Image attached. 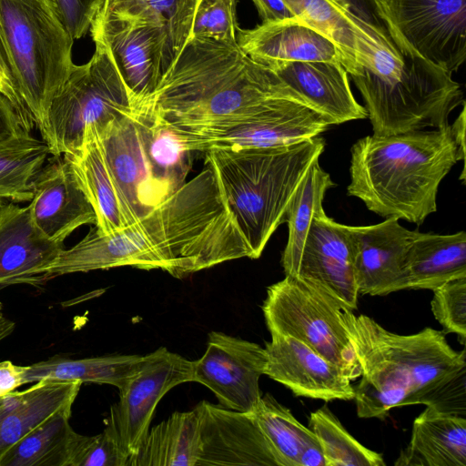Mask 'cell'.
Returning a JSON list of instances; mask_svg holds the SVG:
<instances>
[{
  "label": "cell",
  "instance_id": "6da1fadb",
  "mask_svg": "<svg viewBox=\"0 0 466 466\" xmlns=\"http://www.w3.org/2000/svg\"><path fill=\"white\" fill-rule=\"evenodd\" d=\"M251 251L228 208L212 167H205L145 217L109 235L96 227L46 269L57 276L133 267L184 278Z\"/></svg>",
  "mask_w": 466,
  "mask_h": 466
},
{
  "label": "cell",
  "instance_id": "7a4b0ae2",
  "mask_svg": "<svg viewBox=\"0 0 466 466\" xmlns=\"http://www.w3.org/2000/svg\"><path fill=\"white\" fill-rule=\"evenodd\" d=\"M339 318L361 369L354 388L360 418L384 420L412 404L466 418V351L452 349L442 330L400 335L345 304Z\"/></svg>",
  "mask_w": 466,
  "mask_h": 466
},
{
  "label": "cell",
  "instance_id": "3957f363",
  "mask_svg": "<svg viewBox=\"0 0 466 466\" xmlns=\"http://www.w3.org/2000/svg\"><path fill=\"white\" fill-rule=\"evenodd\" d=\"M280 99L307 106L275 72L252 60L238 45L190 38L153 93L137 101L174 128L188 131L254 115Z\"/></svg>",
  "mask_w": 466,
  "mask_h": 466
},
{
  "label": "cell",
  "instance_id": "277c9868",
  "mask_svg": "<svg viewBox=\"0 0 466 466\" xmlns=\"http://www.w3.org/2000/svg\"><path fill=\"white\" fill-rule=\"evenodd\" d=\"M348 195L382 218L418 226L437 210L441 180L460 160L450 125L393 136L370 135L351 147Z\"/></svg>",
  "mask_w": 466,
  "mask_h": 466
},
{
  "label": "cell",
  "instance_id": "5b68a950",
  "mask_svg": "<svg viewBox=\"0 0 466 466\" xmlns=\"http://www.w3.org/2000/svg\"><path fill=\"white\" fill-rule=\"evenodd\" d=\"M324 147V139L317 136L282 147L214 148L204 153L252 258L260 257L285 222L291 196Z\"/></svg>",
  "mask_w": 466,
  "mask_h": 466
},
{
  "label": "cell",
  "instance_id": "8992f818",
  "mask_svg": "<svg viewBox=\"0 0 466 466\" xmlns=\"http://www.w3.org/2000/svg\"><path fill=\"white\" fill-rule=\"evenodd\" d=\"M393 39L399 51L382 49L366 67L350 76L365 102L373 135L449 126L450 113L464 101L460 84L451 73Z\"/></svg>",
  "mask_w": 466,
  "mask_h": 466
},
{
  "label": "cell",
  "instance_id": "52a82bcc",
  "mask_svg": "<svg viewBox=\"0 0 466 466\" xmlns=\"http://www.w3.org/2000/svg\"><path fill=\"white\" fill-rule=\"evenodd\" d=\"M74 41L56 0H0V42L16 87L47 144L51 104L75 66Z\"/></svg>",
  "mask_w": 466,
  "mask_h": 466
},
{
  "label": "cell",
  "instance_id": "ba28073f",
  "mask_svg": "<svg viewBox=\"0 0 466 466\" xmlns=\"http://www.w3.org/2000/svg\"><path fill=\"white\" fill-rule=\"evenodd\" d=\"M93 41V56L86 63L74 66L51 104L48 146L54 157L76 150L88 126L101 130L132 110L130 91L106 45L98 38Z\"/></svg>",
  "mask_w": 466,
  "mask_h": 466
},
{
  "label": "cell",
  "instance_id": "9c48e42d",
  "mask_svg": "<svg viewBox=\"0 0 466 466\" xmlns=\"http://www.w3.org/2000/svg\"><path fill=\"white\" fill-rule=\"evenodd\" d=\"M341 304L315 283L285 276L268 288L262 310L270 333L301 340L354 380L361 369L339 321Z\"/></svg>",
  "mask_w": 466,
  "mask_h": 466
},
{
  "label": "cell",
  "instance_id": "30bf717a",
  "mask_svg": "<svg viewBox=\"0 0 466 466\" xmlns=\"http://www.w3.org/2000/svg\"><path fill=\"white\" fill-rule=\"evenodd\" d=\"M392 36L452 74L466 58V0H380Z\"/></svg>",
  "mask_w": 466,
  "mask_h": 466
},
{
  "label": "cell",
  "instance_id": "8fae6325",
  "mask_svg": "<svg viewBox=\"0 0 466 466\" xmlns=\"http://www.w3.org/2000/svg\"><path fill=\"white\" fill-rule=\"evenodd\" d=\"M331 126L321 114L298 101L280 99L266 109L230 122L197 129H176L198 153L214 148L288 146L320 135Z\"/></svg>",
  "mask_w": 466,
  "mask_h": 466
},
{
  "label": "cell",
  "instance_id": "7c38bea8",
  "mask_svg": "<svg viewBox=\"0 0 466 466\" xmlns=\"http://www.w3.org/2000/svg\"><path fill=\"white\" fill-rule=\"evenodd\" d=\"M188 381H193V361L164 347L144 356L119 392L109 420L130 459L146 438L159 400L174 387Z\"/></svg>",
  "mask_w": 466,
  "mask_h": 466
},
{
  "label": "cell",
  "instance_id": "4fadbf2b",
  "mask_svg": "<svg viewBox=\"0 0 466 466\" xmlns=\"http://www.w3.org/2000/svg\"><path fill=\"white\" fill-rule=\"evenodd\" d=\"M267 360L265 348L258 343L212 331L205 353L193 361V381L208 388L219 405L252 413L262 396L259 378Z\"/></svg>",
  "mask_w": 466,
  "mask_h": 466
},
{
  "label": "cell",
  "instance_id": "5bb4252c",
  "mask_svg": "<svg viewBox=\"0 0 466 466\" xmlns=\"http://www.w3.org/2000/svg\"><path fill=\"white\" fill-rule=\"evenodd\" d=\"M89 32L106 45L133 102L151 95L173 64L165 35L153 26L93 22Z\"/></svg>",
  "mask_w": 466,
  "mask_h": 466
},
{
  "label": "cell",
  "instance_id": "9a60e30c",
  "mask_svg": "<svg viewBox=\"0 0 466 466\" xmlns=\"http://www.w3.org/2000/svg\"><path fill=\"white\" fill-rule=\"evenodd\" d=\"M97 132L107 167L131 225L167 198L152 177L131 112Z\"/></svg>",
  "mask_w": 466,
  "mask_h": 466
},
{
  "label": "cell",
  "instance_id": "2e32d148",
  "mask_svg": "<svg viewBox=\"0 0 466 466\" xmlns=\"http://www.w3.org/2000/svg\"><path fill=\"white\" fill-rule=\"evenodd\" d=\"M270 334L265 348L267 376L296 396L325 401L354 400V387L340 368L292 336Z\"/></svg>",
  "mask_w": 466,
  "mask_h": 466
},
{
  "label": "cell",
  "instance_id": "e0dca14e",
  "mask_svg": "<svg viewBox=\"0 0 466 466\" xmlns=\"http://www.w3.org/2000/svg\"><path fill=\"white\" fill-rule=\"evenodd\" d=\"M291 277L315 283L356 309L359 292L349 226L334 221L325 212L314 217Z\"/></svg>",
  "mask_w": 466,
  "mask_h": 466
},
{
  "label": "cell",
  "instance_id": "ac0fdd59",
  "mask_svg": "<svg viewBox=\"0 0 466 466\" xmlns=\"http://www.w3.org/2000/svg\"><path fill=\"white\" fill-rule=\"evenodd\" d=\"M359 294L385 296L403 290L406 258L417 230L388 218L370 226H349Z\"/></svg>",
  "mask_w": 466,
  "mask_h": 466
},
{
  "label": "cell",
  "instance_id": "d6986e66",
  "mask_svg": "<svg viewBox=\"0 0 466 466\" xmlns=\"http://www.w3.org/2000/svg\"><path fill=\"white\" fill-rule=\"evenodd\" d=\"M199 416V458L197 466H279L252 413L202 400Z\"/></svg>",
  "mask_w": 466,
  "mask_h": 466
},
{
  "label": "cell",
  "instance_id": "ffe728a7",
  "mask_svg": "<svg viewBox=\"0 0 466 466\" xmlns=\"http://www.w3.org/2000/svg\"><path fill=\"white\" fill-rule=\"evenodd\" d=\"M28 205L35 226L49 239L64 240L83 225H96L93 207L80 187L68 161L52 158L34 180Z\"/></svg>",
  "mask_w": 466,
  "mask_h": 466
},
{
  "label": "cell",
  "instance_id": "44dd1931",
  "mask_svg": "<svg viewBox=\"0 0 466 466\" xmlns=\"http://www.w3.org/2000/svg\"><path fill=\"white\" fill-rule=\"evenodd\" d=\"M64 248L35 226L28 206L0 203V289L44 283L46 269Z\"/></svg>",
  "mask_w": 466,
  "mask_h": 466
},
{
  "label": "cell",
  "instance_id": "7402d4cb",
  "mask_svg": "<svg viewBox=\"0 0 466 466\" xmlns=\"http://www.w3.org/2000/svg\"><path fill=\"white\" fill-rule=\"evenodd\" d=\"M237 42L252 60L273 72L289 62L339 61L342 64L334 43L298 18L262 22L252 29L239 28Z\"/></svg>",
  "mask_w": 466,
  "mask_h": 466
},
{
  "label": "cell",
  "instance_id": "603a6c76",
  "mask_svg": "<svg viewBox=\"0 0 466 466\" xmlns=\"http://www.w3.org/2000/svg\"><path fill=\"white\" fill-rule=\"evenodd\" d=\"M274 72L331 125L368 117L355 99L349 74L339 61L289 62Z\"/></svg>",
  "mask_w": 466,
  "mask_h": 466
},
{
  "label": "cell",
  "instance_id": "cb8c5ba5",
  "mask_svg": "<svg viewBox=\"0 0 466 466\" xmlns=\"http://www.w3.org/2000/svg\"><path fill=\"white\" fill-rule=\"evenodd\" d=\"M131 114L152 177L167 198L187 182L198 152L190 150L180 134L147 104L134 102Z\"/></svg>",
  "mask_w": 466,
  "mask_h": 466
},
{
  "label": "cell",
  "instance_id": "d4e9b609",
  "mask_svg": "<svg viewBox=\"0 0 466 466\" xmlns=\"http://www.w3.org/2000/svg\"><path fill=\"white\" fill-rule=\"evenodd\" d=\"M62 156L70 164L94 208L97 231L109 235L129 226L130 220L107 167L96 127L88 126L82 145Z\"/></svg>",
  "mask_w": 466,
  "mask_h": 466
},
{
  "label": "cell",
  "instance_id": "484cf974",
  "mask_svg": "<svg viewBox=\"0 0 466 466\" xmlns=\"http://www.w3.org/2000/svg\"><path fill=\"white\" fill-rule=\"evenodd\" d=\"M198 3L199 0H102L93 22L157 28L167 39L174 63L191 37Z\"/></svg>",
  "mask_w": 466,
  "mask_h": 466
},
{
  "label": "cell",
  "instance_id": "4316f807",
  "mask_svg": "<svg viewBox=\"0 0 466 466\" xmlns=\"http://www.w3.org/2000/svg\"><path fill=\"white\" fill-rule=\"evenodd\" d=\"M394 465L466 466V418L426 407L414 420L410 441Z\"/></svg>",
  "mask_w": 466,
  "mask_h": 466
},
{
  "label": "cell",
  "instance_id": "83f0119b",
  "mask_svg": "<svg viewBox=\"0 0 466 466\" xmlns=\"http://www.w3.org/2000/svg\"><path fill=\"white\" fill-rule=\"evenodd\" d=\"M72 406L58 410L9 448L0 466H76L88 436L69 423Z\"/></svg>",
  "mask_w": 466,
  "mask_h": 466
},
{
  "label": "cell",
  "instance_id": "f1b7e54d",
  "mask_svg": "<svg viewBox=\"0 0 466 466\" xmlns=\"http://www.w3.org/2000/svg\"><path fill=\"white\" fill-rule=\"evenodd\" d=\"M466 276V232L439 235L416 232L409 248L404 289L433 290Z\"/></svg>",
  "mask_w": 466,
  "mask_h": 466
},
{
  "label": "cell",
  "instance_id": "f546056e",
  "mask_svg": "<svg viewBox=\"0 0 466 466\" xmlns=\"http://www.w3.org/2000/svg\"><path fill=\"white\" fill-rule=\"evenodd\" d=\"M82 383L37 381L23 391H14L0 411V459L27 433L66 406H73Z\"/></svg>",
  "mask_w": 466,
  "mask_h": 466
},
{
  "label": "cell",
  "instance_id": "4dcf8cb0",
  "mask_svg": "<svg viewBox=\"0 0 466 466\" xmlns=\"http://www.w3.org/2000/svg\"><path fill=\"white\" fill-rule=\"evenodd\" d=\"M199 450L197 409L176 411L148 431L128 466H197Z\"/></svg>",
  "mask_w": 466,
  "mask_h": 466
},
{
  "label": "cell",
  "instance_id": "1f68e13d",
  "mask_svg": "<svg viewBox=\"0 0 466 466\" xmlns=\"http://www.w3.org/2000/svg\"><path fill=\"white\" fill-rule=\"evenodd\" d=\"M144 356L109 355L79 360L56 357L26 366L25 384L37 381H79L108 384L122 391Z\"/></svg>",
  "mask_w": 466,
  "mask_h": 466
},
{
  "label": "cell",
  "instance_id": "d6a6232c",
  "mask_svg": "<svg viewBox=\"0 0 466 466\" xmlns=\"http://www.w3.org/2000/svg\"><path fill=\"white\" fill-rule=\"evenodd\" d=\"M316 158L308 167L291 196L285 213L289 238L281 257L285 276H293L314 217L324 212L323 199L327 190L335 186L329 173Z\"/></svg>",
  "mask_w": 466,
  "mask_h": 466
},
{
  "label": "cell",
  "instance_id": "836d02e7",
  "mask_svg": "<svg viewBox=\"0 0 466 466\" xmlns=\"http://www.w3.org/2000/svg\"><path fill=\"white\" fill-rule=\"evenodd\" d=\"M51 155L48 144L25 132L0 141V203L30 201L34 180Z\"/></svg>",
  "mask_w": 466,
  "mask_h": 466
},
{
  "label": "cell",
  "instance_id": "e575fe53",
  "mask_svg": "<svg viewBox=\"0 0 466 466\" xmlns=\"http://www.w3.org/2000/svg\"><path fill=\"white\" fill-rule=\"evenodd\" d=\"M252 415L279 466H299L301 451L318 440L269 393L261 396Z\"/></svg>",
  "mask_w": 466,
  "mask_h": 466
},
{
  "label": "cell",
  "instance_id": "d590c367",
  "mask_svg": "<svg viewBox=\"0 0 466 466\" xmlns=\"http://www.w3.org/2000/svg\"><path fill=\"white\" fill-rule=\"evenodd\" d=\"M293 15L330 39L349 76L356 75L360 28L333 0H281Z\"/></svg>",
  "mask_w": 466,
  "mask_h": 466
},
{
  "label": "cell",
  "instance_id": "8d00e7d4",
  "mask_svg": "<svg viewBox=\"0 0 466 466\" xmlns=\"http://www.w3.org/2000/svg\"><path fill=\"white\" fill-rule=\"evenodd\" d=\"M309 428L319 440L327 466H384L380 453L360 444L326 406L311 412Z\"/></svg>",
  "mask_w": 466,
  "mask_h": 466
},
{
  "label": "cell",
  "instance_id": "74e56055",
  "mask_svg": "<svg viewBox=\"0 0 466 466\" xmlns=\"http://www.w3.org/2000/svg\"><path fill=\"white\" fill-rule=\"evenodd\" d=\"M238 0H199L190 38L238 45Z\"/></svg>",
  "mask_w": 466,
  "mask_h": 466
},
{
  "label": "cell",
  "instance_id": "f35d334b",
  "mask_svg": "<svg viewBox=\"0 0 466 466\" xmlns=\"http://www.w3.org/2000/svg\"><path fill=\"white\" fill-rule=\"evenodd\" d=\"M431 311L443 328L442 332L456 334L461 344L466 340V276L451 279L433 290Z\"/></svg>",
  "mask_w": 466,
  "mask_h": 466
},
{
  "label": "cell",
  "instance_id": "ab89813d",
  "mask_svg": "<svg viewBox=\"0 0 466 466\" xmlns=\"http://www.w3.org/2000/svg\"><path fill=\"white\" fill-rule=\"evenodd\" d=\"M129 459L109 420L101 433L88 436L76 466H128Z\"/></svg>",
  "mask_w": 466,
  "mask_h": 466
},
{
  "label": "cell",
  "instance_id": "60d3db41",
  "mask_svg": "<svg viewBox=\"0 0 466 466\" xmlns=\"http://www.w3.org/2000/svg\"><path fill=\"white\" fill-rule=\"evenodd\" d=\"M63 21L74 40L91 27L102 0H56Z\"/></svg>",
  "mask_w": 466,
  "mask_h": 466
},
{
  "label": "cell",
  "instance_id": "b9f144b4",
  "mask_svg": "<svg viewBox=\"0 0 466 466\" xmlns=\"http://www.w3.org/2000/svg\"><path fill=\"white\" fill-rule=\"evenodd\" d=\"M0 93L15 106L25 126L32 129L34 122L16 87L0 42Z\"/></svg>",
  "mask_w": 466,
  "mask_h": 466
},
{
  "label": "cell",
  "instance_id": "7bdbcfd3",
  "mask_svg": "<svg viewBox=\"0 0 466 466\" xmlns=\"http://www.w3.org/2000/svg\"><path fill=\"white\" fill-rule=\"evenodd\" d=\"M30 132L13 104L0 93V141Z\"/></svg>",
  "mask_w": 466,
  "mask_h": 466
},
{
  "label": "cell",
  "instance_id": "ee69618b",
  "mask_svg": "<svg viewBox=\"0 0 466 466\" xmlns=\"http://www.w3.org/2000/svg\"><path fill=\"white\" fill-rule=\"evenodd\" d=\"M25 368L26 366L15 365L9 360L0 361V398L25 385Z\"/></svg>",
  "mask_w": 466,
  "mask_h": 466
},
{
  "label": "cell",
  "instance_id": "f6af8a7d",
  "mask_svg": "<svg viewBox=\"0 0 466 466\" xmlns=\"http://www.w3.org/2000/svg\"><path fill=\"white\" fill-rule=\"evenodd\" d=\"M262 22L296 18L281 0H251Z\"/></svg>",
  "mask_w": 466,
  "mask_h": 466
},
{
  "label": "cell",
  "instance_id": "bcb514c9",
  "mask_svg": "<svg viewBox=\"0 0 466 466\" xmlns=\"http://www.w3.org/2000/svg\"><path fill=\"white\" fill-rule=\"evenodd\" d=\"M299 466H327L319 440L309 443L300 453Z\"/></svg>",
  "mask_w": 466,
  "mask_h": 466
},
{
  "label": "cell",
  "instance_id": "7dc6e473",
  "mask_svg": "<svg viewBox=\"0 0 466 466\" xmlns=\"http://www.w3.org/2000/svg\"><path fill=\"white\" fill-rule=\"evenodd\" d=\"M465 101L462 109L455 121L450 125L451 133L457 146L460 160L465 159Z\"/></svg>",
  "mask_w": 466,
  "mask_h": 466
},
{
  "label": "cell",
  "instance_id": "c3c4849f",
  "mask_svg": "<svg viewBox=\"0 0 466 466\" xmlns=\"http://www.w3.org/2000/svg\"><path fill=\"white\" fill-rule=\"evenodd\" d=\"M15 328L14 321L0 314V342L7 338Z\"/></svg>",
  "mask_w": 466,
  "mask_h": 466
},
{
  "label": "cell",
  "instance_id": "681fc988",
  "mask_svg": "<svg viewBox=\"0 0 466 466\" xmlns=\"http://www.w3.org/2000/svg\"><path fill=\"white\" fill-rule=\"evenodd\" d=\"M12 393H10V394H8V395H6L5 397L0 398V411H2L8 405V403L10 402L11 398H12Z\"/></svg>",
  "mask_w": 466,
  "mask_h": 466
},
{
  "label": "cell",
  "instance_id": "f907efd6",
  "mask_svg": "<svg viewBox=\"0 0 466 466\" xmlns=\"http://www.w3.org/2000/svg\"><path fill=\"white\" fill-rule=\"evenodd\" d=\"M2 309H3V305H2V303L0 302V314H2Z\"/></svg>",
  "mask_w": 466,
  "mask_h": 466
}]
</instances>
